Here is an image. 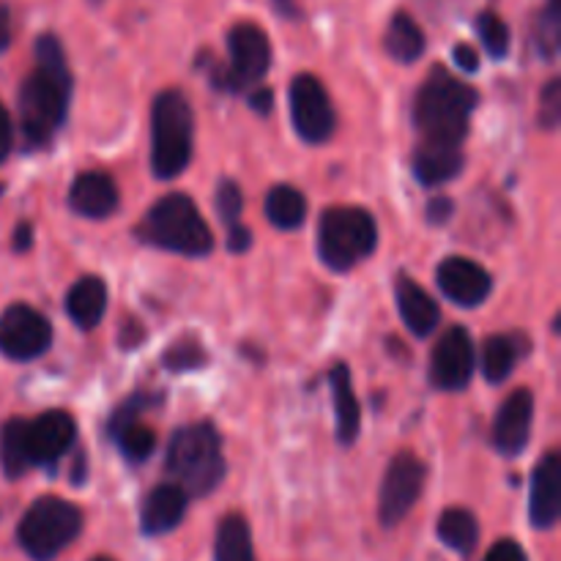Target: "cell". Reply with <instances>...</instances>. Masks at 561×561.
Returning a JSON list of instances; mask_svg holds the SVG:
<instances>
[{"mask_svg": "<svg viewBox=\"0 0 561 561\" xmlns=\"http://www.w3.org/2000/svg\"><path fill=\"white\" fill-rule=\"evenodd\" d=\"M33 53L36 66L20 88V121L27 146L42 148L53 140L69 113L71 71L64 44L53 33L38 36Z\"/></svg>", "mask_w": 561, "mask_h": 561, "instance_id": "6da1fadb", "label": "cell"}, {"mask_svg": "<svg viewBox=\"0 0 561 561\" xmlns=\"http://www.w3.org/2000/svg\"><path fill=\"white\" fill-rule=\"evenodd\" d=\"M477 102L480 96L474 88L449 75L444 66H436L416 93V129L425 135V142L458 148L469 135V121Z\"/></svg>", "mask_w": 561, "mask_h": 561, "instance_id": "7a4b0ae2", "label": "cell"}, {"mask_svg": "<svg viewBox=\"0 0 561 561\" xmlns=\"http://www.w3.org/2000/svg\"><path fill=\"white\" fill-rule=\"evenodd\" d=\"M137 239L159 250L179 252L186 257H203L214 250L211 230L203 219L195 201L181 192L164 195L153 203L142 222L137 225Z\"/></svg>", "mask_w": 561, "mask_h": 561, "instance_id": "3957f363", "label": "cell"}, {"mask_svg": "<svg viewBox=\"0 0 561 561\" xmlns=\"http://www.w3.org/2000/svg\"><path fill=\"white\" fill-rule=\"evenodd\" d=\"M195 146V113L179 88L157 96L151 110V170L157 179H179L192 162Z\"/></svg>", "mask_w": 561, "mask_h": 561, "instance_id": "277c9868", "label": "cell"}, {"mask_svg": "<svg viewBox=\"0 0 561 561\" xmlns=\"http://www.w3.org/2000/svg\"><path fill=\"white\" fill-rule=\"evenodd\" d=\"M168 471L186 496H206L217 491L225 477V458L214 425L195 422L181 427L168 447Z\"/></svg>", "mask_w": 561, "mask_h": 561, "instance_id": "5b68a950", "label": "cell"}, {"mask_svg": "<svg viewBox=\"0 0 561 561\" xmlns=\"http://www.w3.org/2000/svg\"><path fill=\"white\" fill-rule=\"evenodd\" d=\"M378 244V228L370 211L356 206H337L323 211L318 225V255L334 272H351Z\"/></svg>", "mask_w": 561, "mask_h": 561, "instance_id": "8992f818", "label": "cell"}, {"mask_svg": "<svg viewBox=\"0 0 561 561\" xmlns=\"http://www.w3.org/2000/svg\"><path fill=\"white\" fill-rule=\"evenodd\" d=\"M82 531V513L58 496H42L20 520L16 540L33 561H53Z\"/></svg>", "mask_w": 561, "mask_h": 561, "instance_id": "52a82bcc", "label": "cell"}, {"mask_svg": "<svg viewBox=\"0 0 561 561\" xmlns=\"http://www.w3.org/2000/svg\"><path fill=\"white\" fill-rule=\"evenodd\" d=\"M272 66V44L266 31L255 22H239L228 31V64L214 66L217 88L241 91L255 85Z\"/></svg>", "mask_w": 561, "mask_h": 561, "instance_id": "ba28073f", "label": "cell"}, {"mask_svg": "<svg viewBox=\"0 0 561 561\" xmlns=\"http://www.w3.org/2000/svg\"><path fill=\"white\" fill-rule=\"evenodd\" d=\"M425 463L411 453H400L389 463L381 482V496H378V518H381V526L392 529V526H398L414 510L416 499H420L422 488H425Z\"/></svg>", "mask_w": 561, "mask_h": 561, "instance_id": "9c48e42d", "label": "cell"}, {"mask_svg": "<svg viewBox=\"0 0 561 561\" xmlns=\"http://www.w3.org/2000/svg\"><path fill=\"white\" fill-rule=\"evenodd\" d=\"M290 118L294 129L307 142H327L337 126L332 99L318 77L296 75L290 82Z\"/></svg>", "mask_w": 561, "mask_h": 561, "instance_id": "30bf717a", "label": "cell"}, {"mask_svg": "<svg viewBox=\"0 0 561 561\" xmlns=\"http://www.w3.org/2000/svg\"><path fill=\"white\" fill-rule=\"evenodd\" d=\"M53 345V327L38 310L11 305L0 318V354L14 362H31L47 354Z\"/></svg>", "mask_w": 561, "mask_h": 561, "instance_id": "8fae6325", "label": "cell"}, {"mask_svg": "<svg viewBox=\"0 0 561 561\" xmlns=\"http://www.w3.org/2000/svg\"><path fill=\"white\" fill-rule=\"evenodd\" d=\"M474 376V343L463 327H453L433 351L431 378L444 392H460Z\"/></svg>", "mask_w": 561, "mask_h": 561, "instance_id": "7c38bea8", "label": "cell"}, {"mask_svg": "<svg viewBox=\"0 0 561 561\" xmlns=\"http://www.w3.org/2000/svg\"><path fill=\"white\" fill-rule=\"evenodd\" d=\"M77 425L66 411H44L25 422V444L31 466H53L75 444Z\"/></svg>", "mask_w": 561, "mask_h": 561, "instance_id": "4fadbf2b", "label": "cell"}, {"mask_svg": "<svg viewBox=\"0 0 561 561\" xmlns=\"http://www.w3.org/2000/svg\"><path fill=\"white\" fill-rule=\"evenodd\" d=\"M531 420H535V398L529 389H515L493 420V447L507 458L524 453L529 444Z\"/></svg>", "mask_w": 561, "mask_h": 561, "instance_id": "5bb4252c", "label": "cell"}, {"mask_svg": "<svg viewBox=\"0 0 561 561\" xmlns=\"http://www.w3.org/2000/svg\"><path fill=\"white\" fill-rule=\"evenodd\" d=\"M436 277L444 296L458 307H480L493 290L491 274L469 257H447Z\"/></svg>", "mask_w": 561, "mask_h": 561, "instance_id": "9a60e30c", "label": "cell"}, {"mask_svg": "<svg viewBox=\"0 0 561 561\" xmlns=\"http://www.w3.org/2000/svg\"><path fill=\"white\" fill-rule=\"evenodd\" d=\"M561 515V460L548 453L531 474L529 518L535 529H553Z\"/></svg>", "mask_w": 561, "mask_h": 561, "instance_id": "2e32d148", "label": "cell"}, {"mask_svg": "<svg viewBox=\"0 0 561 561\" xmlns=\"http://www.w3.org/2000/svg\"><path fill=\"white\" fill-rule=\"evenodd\" d=\"M186 496L175 482H164V485H157L146 499H142L140 507V529L142 535L159 537L173 531L175 526L181 524L186 513Z\"/></svg>", "mask_w": 561, "mask_h": 561, "instance_id": "e0dca14e", "label": "cell"}, {"mask_svg": "<svg viewBox=\"0 0 561 561\" xmlns=\"http://www.w3.org/2000/svg\"><path fill=\"white\" fill-rule=\"evenodd\" d=\"M69 206L85 219H107L118 208V186L107 173H80L69 190Z\"/></svg>", "mask_w": 561, "mask_h": 561, "instance_id": "ac0fdd59", "label": "cell"}, {"mask_svg": "<svg viewBox=\"0 0 561 561\" xmlns=\"http://www.w3.org/2000/svg\"><path fill=\"white\" fill-rule=\"evenodd\" d=\"M394 294H398V310L405 327L416 337H431L436 332L438 321H442V312H438V305L433 301V296L411 277H400Z\"/></svg>", "mask_w": 561, "mask_h": 561, "instance_id": "d6986e66", "label": "cell"}, {"mask_svg": "<svg viewBox=\"0 0 561 561\" xmlns=\"http://www.w3.org/2000/svg\"><path fill=\"white\" fill-rule=\"evenodd\" d=\"M329 387H332L334 400V422H337V442L354 444L362 427V409L356 400L354 387H351L348 365H334L329 373Z\"/></svg>", "mask_w": 561, "mask_h": 561, "instance_id": "ffe728a7", "label": "cell"}, {"mask_svg": "<svg viewBox=\"0 0 561 561\" xmlns=\"http://www.w3.org/2000/svg\"><path fill=\"white\" fill-rule=\"evenodd\" d=\"M107 310V285L102 277H80L66 296V312L75 327L91 332Z\"/></svg>", "mask_w": 561, "mask_h": 561, "instance_id": "44dd1931", "label": "cell"}, {"mask_svg": "<svg viewBox=\"0 0 561 561\" xmlns=\"http://www.w3.org/2000/svg\"><path fill=\"white\" fill-rule=\"evenodd\" d=\"M460 170H463V153H460L458 148L425 142V146H420V151L414 153V175L420 179V184L425 186L447 184V181H453Z\"/></svg>", "mask_w": 561, "mask_h": 561, "instance_id": "7402d4cb", "label": "cell"}, {"mask_svg": "<svg viewBox=\"0 0 561 561\" xmlns=\"http://www.w3.org/2000/svg\"><path fill=\"white\" fill-rule=\"evenodd\" d=\"M383 47L400 64H414L425 53V33L416 25V20L405 11H398L392 16L387 27V36H383Z\"/></svg>", "mask_w": 561, "mask_h": 561, "instance_id": "603a6c76", "label": "cell"}, {"mask_svg": "<svg viewBox=\"0 0 561 561\" xmlns=\"http://www.w3.org/2000/svg\"><path fill=\"white\" fill-rule=\"evenodd\" d=\"M266 217L279 230L299 228L307 217V197L296 186H274L266 195Z\"/></svg>", "mask_w": 561, "mask_h": 561, "instance_id": "cb8c5ba5", "label": "cell"}, {"mask_svg": "<svg viewBox=\"0 0 561 561\" xmlns=\"http://www.w3.org/2000/svg\"><path fill=\"white\" fill-rule=\"evenodd\" d=\"M217 561H255L250 526L241 515H228L217 529V546H214Z\"/></svg>", "mask_w": 561, "mask_h": 561, "instance_id": "d4e9b609", "label": "cell"}, {"mask_svg": "<svg viewBox=\"0 0 561 561\" xmlns=\"http://www.w3.org/2000/svg\"><path fill=\"white\" fill-rule=\"evenodd\" d=\"M438 537L447 548L458 553H471L480 542V524L469 510L453 507L438 518Z\"/></svg>", "mask_w": 561, "mask_h": 561, "instance_id": "484cf974", "label": "cell"}, {"mask_svg": "<svg viewBox=\"0 0 561 561\" xmlns=\"http://www.w3.org/2000/svg\"><path fill=\"white\" fill-rule=\"evenodd\" d=\"M25 422L27 420H9L0 427V466H3L9 480H16V477H22L31 469L25 444Z\"/></svg>", "mask_w": 561, "mask_h": 561, "instance_id": "4316f807", "label": "cell"}, {"mask_svg": "<svg viewBox=\"0 0 561 561\" xmlns=\"http://www.w3.org/2000/svg\"><path fill=\"white\" fill-rule=\"evenodd\" d=\"M515 362H518V345H515L513 337H504V334H496V337H488L485 345H482V373L491 383H502L504 378H510Z\"/></svg>", "mask_w": 561, "mask_h": 561, "instance_id": "83f0119b", "label": "cell"}, {"mask_svg": "<svg viewBox=\"0 0 561 561\" xmlns=\"http://www.w3.org/2000/svg\"><path fill=\"white\" fill-rule=\"evenodd\" d=\"M113 438L118 442L121 453H124L129 460H135V463L146 460L148 455L153 453V447H157V436H153V431L151 427L140 425V422H131V425L121 427Z\"/></svg>", "mask_w": 561, "mask_h": 561, "instance_id": "f1b7e54d", "label": "cell"}, {"mask_svg": "<svg viewBox=\"0 0 561 561\" xmlns=\"http://www.w3.org/2000/svg\"><path fill=\"white\" fill-rule=\"evenodd\" d=\"M559 31H561V5L559 0H548L542 9L540 20L535 25V44L542 58H553L559 49Z\"/></svg>", "mask_w": 561, "mask_h": 561, "instance_id": "f546056e", "label": "cell"}, {"mask_svg": "<svg viewBox=\"0 0 561 561\" xmlns=\"http://www.w3.org/2000/svg\"><path fill=\"white\" fill-rule=\"evenodd\" d=\"M477 31H480L482 44L493 58H504L510 53V27L502 16L493 14V11H482L477 16Z\"/></svg>", "mask_w": 561, "mask_h": 561, "instance_id": "4dcf8cb0", "label": "cell"}, {"mask_svg": "<svg viewBox=\"0 0 561 561\" xmlns=\"http://www.w3.org/2000/svg\"><path fill=\"white\" fill-rule=\"evenodd\" d=\"M206 351L201 348V343H195V340H181V343H175L173 348L164 354V365L170 367L173 373H184V370H195V367L206 365Z\"/></svg>", "mask_w": 561, "mask_h": 561, "instance_id": "1f68e13d", "label": "cell"}, {"mask_svg": "<svg viewBox=\"0 0 561 561\" xmlns=\"http://www.w3.org/2000/svg\"><path fill=\"white\" fill-rule=\"evenodd\" d=\"M241 206H244V201H241L239 184H236V181H230V179L219 181V186H217V211H219V217H222V222L225 225H239Z\"/></svg>", "mask_w": 561, "mask_h": 561, "instance_id": "d6a6232c", "label": "cell"}, {"mask_svg": "<svg viewBox=\"0 0 561 561\" xmlns=\"http://www.w3.org/2000/svg\"><path fill=\"white\" fill-rule=\"evenodd\" d=\"M561 115V85L559 80H551L546 85V91L540 93V124L546 129H553L559 124Z\"/></svg>", "mask_w": 561, "mask_h": 561, "instance_id": "836d02e7", "label": "cell"}, {"mask_svg": "<svg viewBox=\"0 0 561 561\" xmlns=\"http://www.w3.org/2000/svg\"><path fill=\"white\" fill-rule=\"evenodd\" d=\"M485 561H529V559H526V551L515 540H499L496 546L488 551Z\"/></svg>", "mask_w": 561, "mask_h": 561, "instance_id": "e575fe53", "label": "cell"}, {"mask_svg": "<svg viewBox=\"0 0 561 561\" xmlns=\"http://www.w3.org/2000/svg\"><path fill=\"white\" fill-rule=\"evenodd\" d=\"M11 142H14V126H11L9 110L0 102V162H5V157L11 153Z\"/></svg>", "mask_w": 561, "mask_h": 561, "instance_id": "d590c367", "label": "cell"}, {"mask_svg": "<svg viewBox=\"0 0 561 561\" xmlns=\"http://www.w3.org/2000/svg\"><path fill=\"white\" fill-rule=\"evenodd\" d=\"M453 58L455 64H458L463 71H469V75L480 69V55H477V49L471 47V44H458V47L453 49Z\"/></svg>", "mask_w": 561, "mask_h": 561, "instance_id": "8d00e7d4", "label": "cell"}, {"mask_svg": "<svg viewBox=\"0 0 561 561\" xmlns=\"http://www.w3.org/2000/svg\"><path fill=\"white\" fill-rule=\"evenodd\" d=\"M252 247V233L244 225H230L228 233V250L230 252H247Z\"/></svg>", "mask_w": 561, "mask_h": 561, "instance_id": "74e56055", "label": "cell"}, {"mask_svg": "<svg viewBox=\"0 0 561 561\" xmlns=\"http://www.w3.org/2000/svg\"><path fill=\"white\" fill-rule=\"evenodd\" d=\"M453 211H455L453 201H447V197H436V201H431V206H427V219L436 225H442L453 217Z\"/></svg>", "mask_w": 561, "mask_h": 561, "instance_id": "f35d334b", "label": "cell"}, {"mask_svg": "<svg viewBox=\"0 0 561 561\" xmlns=\"http://www.w3.org/2000/svg\"><path fill=\"white\" fill-rule=\"evenodd\" d=\"M272 102H274V96H272V91H266V88H255V93L250 96L252 110H257L261 115L272 113Z\"/></svg>", "mask_w": 561, "mask_h": 561, "instance_id": "ab89813d", "label": "cell"}, {"mask_svg": "<svg viewBox=\"0 0 561 561\" xmlns=\"http://www.w3.org/2000/svg\"><path fill=\"white\" fill-rule=\"evenodd\" d=\"M33 230H31V225L27 222H22V225H16V230H14V250L16 252H25V250H31V244H33Z\"/></svg>", "mask_w": 561, "mask_h": 561, "instance_id": "60d3db41", "label": "cell"}, {"mask_svg": "<svg viewBox=\"0 0 561 561\" xmlns=\"http://www.w3.org/2000/svg\"><path fill=\"white\" fill-rule=\"evenodd\" d=\"M9 44H11V16H9V9L0 5V53L9 49Z\"/></svg>", "mask_w": 561, "mask_h": 561, "instance_id": "b9f144b4", "label": "cell"}, {"mask_svg": "<svg viewBox=\"0 0 561 561\" xmlns=\"http://www.w3.org/2000/svg\"><path fill=\"white\" fill-rule=\"evenodd\" d=\"M93 561H113V559H107V557H99V559H93Z\"/></svg>", "mask_w": 561, "mask_h": 561, "instance_id": "7bdbcfd3", "label": "cell"}]
</instances>
